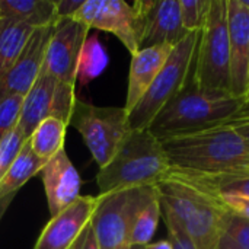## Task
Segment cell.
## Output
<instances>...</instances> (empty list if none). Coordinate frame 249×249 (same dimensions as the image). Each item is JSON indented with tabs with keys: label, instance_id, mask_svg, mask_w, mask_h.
<instances>
[{
	"label": "cell",
	"instance_id": "1",
	"mask_svg": "<svg viewBox=\"0 0 249 249\" xmlns=\"http://www.w3.org/2000/svg\"><path fill=\"white\" fill-rule=\"evenodd\" d=\"M160 143L171 171L200 177H249V140L225 124Z\"/></svg>",
	"mask_w": 249,
	"mask_h": 249
},
{
	"label": "cell",
	"instance_id": "2",
	"mask_svg": "<svg viewBox=\"0 0 249 249\" xmlns=\"http://www.w3.org/2000/svg\"><path fill=\"white\" fill-rule=\"evenodd\" d=\"M156 193L162 217L174 220L190 236L197 249L217 247L228 217V210L206 188L185 174L171 171Z\"/></svg>",
	"mask_w": 249,
	"mask_h": 249
},
{
	"label": "cell",
	"instance_id": "3",
	"mask_svg": "<svg viewBox=\"0 0 249 249\" xmlns=\"http://www.w3.org/2000/svg\"><path fill=\"white\" fill-rule=\"evenodd\" d=\"M242 105V98L228 92L204 90L193 79L159 111L147 130L159 142L197 133L229 121Z\"/></svg>",
	"mask_w": 249,
	"mask_h": 249
},
{
	"label": "cell",
	"instance_id": "4",
	"mask_svg": "<svg viewBox=\"0 0 249 249\" xmlns=\"http://www.w3.org/2000/svg\"><path fill=\"white\" fill-rule=\"evenodd\" d=\"M171 166L162 143L149 130H130L114 158L99 169L96 184L99 196L139 188L156 187Z\"/></svg>",
	"mask_w": 249,
	"mask_h": 249
},
{
	"label": "cell",
	"instance_id": "5",
	"mask_svg": "<svg viewBox=\"0 0 249 249\" xmlns=\"http://www.w3.org/2000/svg\"><path fill=\"white\" fill-rule=\"evenodd\" d=\"M200 32H190L174 47L150 88L130 111V130H147L159 111L194 79Z\"/></svg>",
	"mask_w": 249,
	"mask_h": 249
},
{
	"label": "cell",
	"instance_id": "6",
	"mask_svg": "<svg viewBox=\"0 0 249 249\" xmlns=\"http://www.w3.org/2000/svg\"><path fill=\"white\" fill-rule=\"evenodd\" d=\"M194 82L212 92L232 93L228 0H210L200 32Z\"/></svg>",
	"mask_w": 249,
	"mask_h": 249
},
{
	"label": "cell",
	"instance_id": "7",
	"mask_svg": "<svg viewBox=\"0 0 249 249\" xmlns=\"http://www.w3.org/2000/svg\"><path fill=\"white\" fill-rule=\"evenodd\" d=\"M158 197L156 187H139L98 196L92 228L99 249H130L137 214Z\"/></svg>",
	"mask_w": 249,
	"mask_h": 249
},
{
	"label": "cell",
	"instance_id": "8",
	"mask_svg": "<svg viewBox=\"0 0 249 249\" xmlns=\"http://www.w3.org/2000/svg\"><path fill=\"white\" fill-rule=\"evenodd\" d=\"M69 125L83 137L99 169L108 165L130 133L124 107H98L76 101Z\"/></svg>",
	"mask_w": 249,
	"mask_h": 249
},
{
	"label": "cell",
	"instance_id": "9",
	"mask_svg": "<svg viewBox=\"0 0 249 249\" xmlns=\"http://www.w3.org/2000/svg\"><path fill=\"white\" fill-rule=\"evenodd\" d=\"M76 101L74 85L64 83L41 71L32 88L23 96L18 125L26 139H29L36 127L47 118H58L69 125Z\"/></svg>",
	"mask_w": 249,
	"mask_h": 249
},
{
	"label": "cell",
	"instance_id": "10",
	"mask_svg": "<svg viewBox=\"0 0 249 249\" xmlns=\"http://www.w3.org/2000/svg\"><path fill=\"white\" fill-rule=\"evenodd\" d=\"M133 7L137 15L139 50L175 47L190 34L182 25L179 0H137Z\"/></svg>",
	"mask_w": 249,
	"mask_h": 249
},
{
	"label": "cell",
	"instance_id": "11",
	"mask_svg": "<svg viewBox=\"0 0 249 249\" xmlns=\"http://www.w3.org/2000/svg\"><path fill=\"white\" fill-rule=\"evenodd\" d=\"M89 29H101L114 34L133 55L139 51L137 15L133 4L123 0H85L73 16Z\"/></svg>",
	"mask_w": 249,
	"mask_h": 249
},
{
	"label": "cell",
	"instance_id": "12",
	"mask_svg": "<svg viewBox=\"0 0 249 249\" xmlns=\"http://www.w3.org/2000/svg\"><path fill=\"white\" fill-rule=\"evenodd\" d=\"M89 28L74 19H58L48 42L42 71L58 80L76 85V69Z\"/></svg>",
	"mask_w": 249,
	"mask_h": 249
},
{
	"label": "cell",
	"instance_id": "13",
	"mask_svg": "<svg viewBox=\"0 0 249 249\" xmlns=\"http://www.w3.org/2000/svg\"><path fill=\"white\" fill-rule=\"evenodd\" d=\"M96 207L98 197L80 196L47 222L34 249H73L83 231L90 225Z\"/></svg>",
	"mask_w": 249,
	"mask_h": 249
},
{
	"label": "cell",
	"instance_id": "14",
	"mask_svg": "<svg viewBox=\"0 0 249 249\" xmlns=\"http://www.w3.org/2000/svg\"><path fill=\"white\" fill-rule=\"evenodd\" d=\"M53 31L54 25L34 29L18 60L7 71V74L0 80V98L9 95L25 96L28 93L42 71Z\"/></svg>",
	"mask_w": 249,
	"mask_h": 249
},
{
	"label": "cell",
	"instance_id": "15",
	"mask_svg": "<svg viewBox=\"0 0 249 249\" xmlns=\"http://www.w3.org/2000/svg\"><path fill=\"white\" fill-rule=\"evenodd\" d=\"M232 93L245 99L248 93L249 9L242 0H228Z\"/></svg>",
	"mask_w": 249,
	"mask_h": 249
},
{
	"label": "cell",
	"instance_id": "16",
	"mask_svg": "<svg viewBox=\"0 0 249 249\" xmlns=\"http://www.w3.org/2000/svg\"><path fill=\"white\" fill-rule=\"evenodd\" d=\"M51 217L63 212L80 197V175L66 150L53 156L39 172Z\"/></svg>",
	"mask_w": 249,
	"mask_h": 249
},
{
	"label": "cell",
	"instance_id": "17",
	"mask_svg": "<svg viewBox=\"0 0 249 249\" xmlns=\"http://www.w3.org/2000/svg\"><path fill=\"white\" fill-rule=\"evenodd\" d=\"M172 50L174 47L171 45H160L139 50L136 54L131 55L127 96L124 105V109L128 114L139 104L146 90L150 88V85L165 66Z\"/></svg>",
	"mask_w": 249,
	"mask_h": 249
},
{
	"label": "cell",
	"instance_id": "18",
	"mask_svg": "<svg viewBox=\"0 0 249 249\" xmlns=\"http://www.w3.org/2000/svg\"><path fill=\"white\" fill-rule=\"evenodd\" d=\"M0 20L36 29L55 25L58 16L54 0H0Z\"/></svg>",
	"mask_w": 249,
	"mask_h": 249
},
{
	"label": "cell",
	"instance_id": "19",
	"mask_svg": "<svg viewBox=\"0 0 249 249\" xmlns=\"http://www.w3.org/2000/svg\"><path fill=\"white\" fill-rule=\"evenodd\" d=\"M45 163L47 162H44L34 153L29 142L26 140L18 158L0 181V200L6 196L16 194L20 187H23L32 177L38 175L42 171Z\"/></svg>",
	"mask_w": 249,
	"mask_h": 249
},
{
	"label": "cell",
	"instance_id": "20",
	"mask_svg": "<svg viewBox=\"0 0 249 249\" xmlns=\"http://www.w3.org/2000/svg\"><path fill=\"white\" fill-rule=\"evenodd\" d=\"M67 127L69 125L58 118H47L42 121L28 139L34 153L44 162H48L53 156L64 149Z\"/></svg>",
	"mask_w": 249,
	"mask_h": 249
},
{
	"label": "cell",
	"instance_id": "21",
	"mask_svg": "<svg viewBox=\"0 0 249 249\" xmlns=\"http://www.w3.org/2000/svg\"><path fill=\"white\" fill-rule=\"evenodd\" d=\"M34 28L6 22L0 25V80L7 74L15 61L18 60L22 48L28 42Z\"/></svg>",
	"mask_w": 249,
	"mask_h": 249
},
{
	"label": "cell",
	"instance_id": "22",
	"mask_svg": "<svg viewBox=\"0 0 249 249\" xmlns=\"http://www.w3.org/2000/svg\"><path fill=\"white\" fill-rule=\"evenodd\" d=\"M107 66L108 54L99 42L98 36H88L77 60L76 82H79L80 85H88L90 80L96 79Z\"/></svg>",
	"mask_w": 249,
	"mask_h": 249
},
{
	"label": "cell",
	"instance_id": "23",
	"mask_svg": "<svg viewBox=\"0 0 249 249\" xmlns=\"http://www.w3.org/2000/svg\"><path fill=\"white\" fill-rule=\"evenodd\" d=\"M162 217V209L159 198H153L136 217L131 232V245H147L150 244L159 220Z\"/></svg>",
	"mask_w": 249,
	"mask_h": 249
},
{
	"label": "cell",
	"instance_id": "24",
	"mask_svg": "<svg viewBox=\"0 0 249 249\" xmlns=\"http://www.w3.org/2000/svg\"><path fill=\"white\" fill-rule=\"evenodd\" d=\"M188 177L193 178L198 185H201L216 197L219 196H248L249 197V177H200V175H188Z\"/></svg>",
	"mask_w": 249,
	"mask_h": 249
},
{
	"label": "cell",
	"instance_id": "25",
	"mask_svg": "<svg viewBox=\"0 0 249 249\" xmlns=\"http://www.w3.org/2000/svg\"><path fill=\"white\" fill-rule=\"evenodd\" d=\"M28 139L23 136L19 125H16L10 133H7L0 140V181L3 179L7 169L12 166L15 159L18 158L20 149L23 147Z\"/></svg>",
	"mask_w": 249,
	"mask_h": 249
},
{
	"label": "cell",
	"instance_id": "26",
	"mask_svg": "<svg viewBox=\"0 0 249 249\" xmlns=\"http://www.w3.org/2000/svg\"><path fill=\"white\" fill-rule=\"evenodd\" d=\"M210 0H179L181 4V19L187 32H200Z\"/></svg>",
	"mask_w": 249,
	"mask_h": 249
},
{
	"label": "cell",
	"instance_id": "27",
	"mask_svg": "<svg viewBox=\"0 0 249 249\" xmlns=\"http://www.w3.org/2000/svg\"><path fill=\"white\" fill-rule=\"evenodd\" d=\"M22 104V95H9L0 98V140L19 124Z\"/></svg>",
	"mask_w": 249,
	"mask_h": 249
},
{
	"label": "cell",
	"instance_id": "28",
	"mask_svg": "<svg viewBox=\"0 0 249 249\" xmlns=\"http://www.w3.org/2000/svg\"><path fill=\"white\" fill-rule=\"evenodd\" d=\"M223 235L241 249H249V219L228 214Z\"/></svg>",
	"mask_w": 249,
	"mask_h": 249
},
{
	"label": "cell",
	"instance_id": "29",
	"mask_svg": "<svg viewBox=\"0 0 249 249\" xmlns=\"http://www.w3.org/2000/svg\"><path fill=\"white\" fill-rule=\"evenodd\" d=\"M216 198L222 203V206L228 210V213L244 219H249L248 196H219Z\"/></svg>",
	"mask_w": 249,
	"mask_h": 249
},
{
	"label": "cell",
	"instance_id": "30",
	"mask_svg": "<svg viewBox=\"0 0 249 249\" xmlns=\"http://www.w3.org/2000/svg\"><path fill=\"white\" fill-rule=\"evenodd\" d=\"M165 220V225H166V229L169 232V241L172 242V247L174 249H197L194 242L190 239V236L182 231V228H179L174 220L171 219H166L163 217Z\"/></svg>",
	"mask_w": 249,
	"mask_h": 249
},
{
	"label": "cell",
	"instance_id": "31",
	"mask_svg": "<svg viewBox=\"0 0 249 249\" xmlns=\"http://www.w3.org/2000/svg\"><path fill=\"white\" fill-rule=\"evenodd\" d=\"M85 0H54L58 19H73Z\"/></svg>",
	"mask_w": 249,
	"mask_h": 249
},
{
	"label": "cell",
	"instance_id": "32",
	"mask_svg": "<svg viewBox=\"0 0 249 249\" xmlns=\"http://www.w3.org/2000/svg\"><path fill=\"white\" fill-rule=\"evenodd\" d=\"M73 249H99L98 247V241H96V236H95V232H93V228L92 225H89L83 233L80 235V238L77 239V242L74 244Z\"/></svg>",
	"mask_w": 249,
	"mask_h": 249
},
{
	"label": "cell",
	"instance_id": "33",
	"mask_svg": "<svg viewBox=\"0 0 249 249\" xmlns=\"http://www.w3.org/2000/svg\"><path fill=\"white\" fill-rule=\"evenodd\" d=\"M228 127L235 128L239 134H242L245 139L249 140V114L247 115H235L233 118H231L229 121L223 123Z\"/></svg>",
	"mask_w": 249,
	"mask_h": 249
},
{
	"label": "cell",
	"instance_id": "34",
	"mask_svg": "<svg viewBox=\"0 0 249 249\" xmlns=\"http://www.w3.org/2000/svg\"><path fill=\"white\" fill-rule=\"evenodd\" d=\"M144 249H174V247L169 239H162V241L150 242V244L144 245Z\"/></svg>",
	"mask_w": 249,
	"mask_h": 249
},
{
	"label": "cell",
	"instance_id": "35",
	"mask_svg": "<svg viewBox=\"0 0 249 249\" xmlns=\"http://www.w3.org/2000/svg\"><path fill=\"white\" fill-rule=\"evenodd\" d=\"M15 196H16V194H10V196H6V197H3V198L0 200V222H1V219H3V216H4V213L7 212V209L10 207V204H12Z\"/></svg>",
	"mask_w": 249,
	"mask_h": 249
},
{
	"label": "cell",
	"instance_id": "36",
	"mask_svg": "<svg viewBox=\"0 0 249 249\" xmlns=\"http://www.w3.org/2000/svg\"><path fill=\"white\" fill-rule=\"evenodd\" d=\"M214 249H241L239 247H236L231 239H228L225 235H222V238H220V241H219V244H217V247Z\"/></svg>",
	"mask_w": 249,
	"mask_h": 249
},
{
	"label": "cell",
	"instance_id": "37",
	"mask_svg": "<svg viewBox=\"0 0 249 249\" xmlns=\"http://www.w3.org/2000/svg\"><path fill=\"white\" fill-rule=\"evenodd\" d=\"M247 114H249V92L247 93L245 99H244V105H242L241 111L236 115H247Z\"/></svg>",
	"mask_w": 249,
	"mask_h": 249
},
{
	"label": "cell",
	"instance_id": "38",
	"mask_svg": "<svg viewBox=\"0 0 249 249\" xmlns=\"http://www.w3.org/2000/svg\"><path fill=\"white\" fill-rule=\"evenodd\" d=\"M130 249H144V245H131Z\"/></svg>",
	"mask_w": 249,
	"mask_h": 249
},
{
	"label": "cell",
	"instance_id": "39",
	"mask_svg": "<svg viewBox=\"0 0 249 249\" xmlns=\"http://www.w3.org/2000/svg\"><path fill=\"white\" fill-rule=\"evenodd\" d=\"M242 3H244V4H245V6L249 9V0H242Z\"/></svg>",
	"mask_w": 249,
	"mask_h": 249
},
{
	"label": "cell",
	"instance_id": "40",
	"mask_svg": "<svg viewBox=\"0 0 249 249\" xmlns=\"http://www.w3.org/2000/svg\"><path fill=\"white\" fill-rule=\"evenodd\" d=\"M248 88H249V63H248ZM249 92V89H248Z\"/></svg>",
	"mask_w": 249,
	"mask_h": 249
},
{
	"label": "cell",
	"instance_id": "41",
	"mask_svg": "<svg viewBox=\"0 0 249 249\" xmlns=\"http://www.w3.org/2000/svg\"><path fill=\"white\" fill-rule=\"evenodd\" d=\"M0 25H1V20H0Z\"/></svg>",
	"mask_w": 249,
	"mask_h": 249
}]
</instances>
